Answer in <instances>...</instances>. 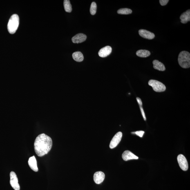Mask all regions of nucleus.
Returning <instances> with one entry per match:
<instances>
[{
  "label": "nucleus",
  "instance_id": "obj_22",
  "mask_svg": "<svg viewBox=\"0 0 190 190\" xmlns=\"http://www.w3.org/2000/svg\"><path fill=\"white\" fill-rule=\"evenodd\" d=\"M169 1L168 0H160V3L162 6H164V5L167 4Z\"/></svg>",
  "mask_w": 190,
  "mask_h": 190
},
{
  "label": "nucleus",
  "instance_id": "obj_7",
  "mask_svg": "<svg viewBox=\"0 0 190 190\" xmlns=\"http://www.w3.org/2000/svg\"><path fill=\"white\" fill-rule=\"evenodd\" d=\"M122 135V133L121 132H119L116 134L110 142V147L111 149H113L116 147L120 142Z\"/></svg>",
  "mask_w": 190,
  "mask_h": 190
},
{
  "label": "nucleus",
  "instance_id": "obj_1",
  "mask_svg": "<svg viewBox=\"0 0 190 190\" xmlns=\"http://www.w3.org/2000/svg\"><path fill=\"white\" fill-rule=\"evenodd\" d=\"M52 145V138L44 133L41 134L37 137L34 142L35 153L38 156H43L49 152Z\"/></svg>",
  "mask_w": 190,
  "mask_h": 190
},
{
  "label": "nucleus",
  "instance_id": "obj_3",
  "mask_svg": "<svg viewBox=\"0 0 190 190\" xmlns=\"http://www.w3.org/2000/svg\"><path fill=\"white\" fill-rule=\"evenodd\" d=\"M19 17L17 14L12 15L9 20L8 29L10 34L15 33L19 25Z\"/></svg>",
  "mask_w": 190,
  "mask_h": 190
},
{
  "label": "nucleus",
  "instance_id": "obj_16",
  "mask_svg": "<svg viewBox=\"0 0 190 190\" xmlns=\"http://www.w3.org/2000/svg\"><path fill=\"white\" fill-rule=\"evenodd\" d=\"M72 57L74 60L78 62H81L84 60V57L81 52H74Z\"/></svg>",
  "mask_w": 190,
  "mask_h": 190
},
{
  "label": "nucleus",
  "instance_id": "obj_9",
  "mask_svg": "<svg viewBox=\"0 0 190 190\" xmlns=\"http://www.w3.org/2000/svg\"><path fill=\"white\" fill-rule=\"evenodd\" d=\"M138 32L141 37L144 39H154L155 37L154 34L146 30L140 29Z\"/></svg>",
  "mask_w": 190,
  "mask_h": 190
},
{
  "label": "nucleus",
  "instance_id": "obj_20",
  "mask_svg": "<svg viewBox=\"0 0 190 190\" xmlns=\"http://www.w3.org/2000/svg\"><path fill=\"white\" fill-rule=\"evenodd\" d=\"M97 9V5L96 3L95 2H92L90 6V12L92 15H95L96 13Z\"/></svg>",
  "mask_w": 190,
  "mask_h": 190
},
{
  "label": "nucleus",
  "instance_id": "obj_15",
  "mask_svg": "<svg viewBox=\"0 0 190 190\" xmlns=\"http://www.w3.org/2000/svg\"><path fill=\"white\" fill-rule=\"evenodd\" d=\"M153 68L155 69L161 71H163L166 70L165 67L164 65L159 61L154 60L153 61Z\"/></svg>",
  "mask_w": 190,
  "mask_h": 190
},
{
  "label": "nucleus",
  "instance_id": "obj_18",
  "mask_svg": "<svg viewBox=\"0 0 190 190\" xmlns=\"http://www.w3.org/2000/svg\"><path fill=\"white\" fill-rule=\"evenodd\" d=\"M64 8L66 12L70 13L72 11V7L71 4H70V1L69 0H65L63 2Z\"/></svg>",
  "mask_w": 190,
  "mask_h": 190
},
{
  "label": "nucleus",
  "instance_id": "obj_23",
  "mask_svg": "<svg viewBox=\"0 0 190 190\" xmlns=\"http://www.w3.org/2000/svg\"><path fill=\"white\" fill-rule=\"evenodd\" d=\"M139 107H140L141 111V113H142L143 118L144 119V120H146V116L145 114V113H144V110L143 109V108H142V106H139Z\"/></svg>",
  "mask_w": 190,
  "mask_h": 190
},
{
  "label": "nucleus",
  "instance_id": "obj_24",
  "mask_svg": "<svg viewBox=\"0 0 190 190\" xmlns=\"http://www.w3.org/2000/svg\"><path fill=\"white\" fill-rule=\"evenodd\" d=\"M136 100L139 106H142V102L141 99L140 98H139V97H137Z\"/></svg>",
  "mask_w": 190,
  "mask_h": 190
},
{
  "label": "nucleus",
  "instance_id": "obj_21",
  "mask_svg": "<svg viewBox=\"0 0 190 190\" xmlns=\"http://www.w3.org/2000/svg\"><path fill=\"white\" fill-rule=\"evenodd\" d=\"M135 133L139 137H142L144 133V131H137L136 132H135Z\"/></svg>",
  "mask_w": 190,
  "mask_h": 190
},
{
  "label": "nucleus",
  "instance_id": "obj_6",
  "mask_svg": "<svg viewBox=\"0 0 190 190\" xmlns=\"http://www.w3.org/2000/svg\"><path fill=\"white\" fill-rule=\"evenodd\" d=\"M10 184L12 187L15 190H19L20 187L18 182L17 177L14 171L10 173Z\"/></svg>",
  "mask_w": 190,
  "mask_h": 190
},
{
  "label": "nucleus",
  "instance_id": "obj_12",
  "mask_svg": "<svg viewBox=\"0 0 190 190\" xmlns=\"http://www.w3.org/2000/svg\"><path fill=\"white\" fill-rule=\"evenodd\" d=\"M87 39V36L84 34L80 33L77 34L72 38V41L75 43L84 42Z\"/></svg>",
  "mask_w": 190,
  "mask_h": 190
},
{
  "label": "nucleus",
  "instance_id": "obj_19",
  "mask_svg": "<svg viewBox=\"0 0 190 190\" xmlns=\"http://www.w3.org/2000/svg\"><path fill=\"white\" fill-rule=\"evenodd\" d=\"M118 14H131L132 10L128 8H122L118 10Z\"/></svg>",
  "mask_w": 190,
  "mask_h": 190
},
{
  "label": "nucleus",
  "instance_id": "obj_14",
  "mask_svg": "<svg viewBox=\"0 0 190 190\" xmlns=\"http://www.w3.org/2000/svg\"><path fill=\"white\" fill-rule=\"evenodd\" d=\"M180 19L181 23L183 24H186L188 22L190 21V10H188L187 11L184 12L180 16Z\"/></svg>",
  "mask_w": 190,
  "mask_h": 190
},
{
  "label": "nucleus",
  "instance_id": "obj_5",
  "mask_svg": "<svg viewBox=\"0 0 190 190\" xmlns=\"http://www.w3.org/2000/svg\"><path fill=\"white\" fill-rule=\"evenodd\" d=\"M179 166L183 171H187L189 168V164L187 159L182 154H180L177 157Z\"/></svg>",
  "mask_w": 190,
  "mask_h": 190
},
{
  "label": "nucleus",
  "instance_id": "obj_11",
  "mask_svg": "<svg viewBox=\"0 0 190 190\" xmlns=\"http://www.w3.org/2000/svg\"><path fill=\"white\" fill-rule=\"evenodd\" d=\"M112 49L111 47L107 46L101 48L98 52L99 55L101 57H105L111 53Z\"/></svg>",
  "mask_w": 190,
  "mask_h": 190
},
{
  "label": "nucleus",
  "instance_id": "obj_17",
  "mask_svg": "<svg viewBox=\"0 0 190 190\" xmlns=\"http://www.w3.org/2000/svg\"><path fill=\"white\" fill-rule=\"evenodd\" d=\"M136 55L139 57H146L151 55V52L149 51L146 50H140L136 52Z\"/></svg>",
  "mask_w": 190,
  "mask_h": 190
},
{
  "label": "nucleus",
  "instance_id": "obj_13",
  "mask_svg": "<svg viewBox=\"0 0 190 190\" xmlns=\"http://www.w3.org/2000/svg\"><path fill=\"white\" fill-rule=\"evenodd\" d=\"M28 163L31 169L34 171L37 172L39 171L37 166V161L34 156L30 157L29 159Z\"/></svg>",
  "mask_w": 190,
  "mask_h": 190
},
{
  "label": "nucleus",
  "instance_id": "obj_8",
  "mask_svg": "<svg viewBox=\"0 0 190 190\" xmlns=\"http://www.w3.org/2000/svg\"><path fill=\"white\" fill-rule=\"evenodd\" d=\"M105 178L104 173L102 171H97L94 175V181L96 184H100L104 181Z\"/></svg>",
  "mask_w": 190,
  "mask_h": 190
},
{
  "label": "nucleus",
  "instance_id": "obj_10",
  "mask_svg": "<svg viewBox=\"0 0 190 190\" xmlns=\"http://www.w3.org/2000/svg\"><path fill=\"white\" fill-rule=\"evenodd\" d=\"M123 160L125 161H128L131 160H137L139 158L138 157L134 154L131 152L126 151L123 153L122 155Z\"/></svg>",
  "mask_w": 190,
  "mask_h": 190
},
{
  "label": "nucleus",
  "instance_id": "obj_2",
  "mask_svg": "<svg viewBox=\"0 0 190 190\" xmlns=\"http://www.w3.org/2000/svg\"><path fill=\"white\" fill-rule=\"evenodd\" d=\"M178 62L180 66L184 68L190 67V54L189 52L184 51L181 52L178 57Z\"/></svg>",
  "mask_w": 190,
  "mask_h": 190
},
{
  "label": "nucleus",
  "instance_id": "obj_4",
  "mask_svg": "<svg viewBox=\"0 0 190 190\" xmlns=\"http://www.w3.org/2000/svg\"><path fill=\"white\" fill-rule=\"evenodd\" d=\"M149 85L152 87L155 91L158 92H164L166 87L162 83L155 80H151L148 82Z\"/></svg>",
  "mask_w": 190,
  "mask_h": 190
}]
</instances>
